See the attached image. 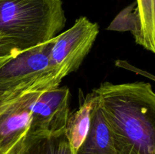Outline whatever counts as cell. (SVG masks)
Masks as SVG:
<instances>
[{
  "label": "cell",
  "instance_id": "cell-1",
  "mask_svg": "<svg viewBox=\"0 0 155 154\" xmlns=\"http://www.w3.org/2000/svg\"><path fill=\"white\" fill-rule=\"evenodd\" d=\"M92 91L117 154H155V92L151 84L104 82Z\"/></svg>",
  "mask_w": 155,
  "mask_h": 154
},
{
  "label": "cell",
  "instance_id": "cell-2",
  "mask_svg": "<svg viewBox=\"0 0 155 154\" xmlns=\"http://www.w3.org/2000/svg\"><path fill=\"white\" fill-rule=\"evenodd\" d=\"M65 24L61 0H0V58L51 40Z\"/></svg>",
  "mask_w": 155,
  "mask_h": 154
},
{
  "label": "cell",
  "instance_id": "cell-3",
  "mask_svg": "<svg viewBox=\"0 0 155 154\" xmlns=\"http://www.w3.org/2000/svg\"><path fill=\"white\" fill-rule=\"evenodd\" d=\"M51 39L15 55L0 58V102L60 85L63 79L49 65Z\"/></svg>",
  "mask_w": 155,
  "mask_h": 154
},
{
  "label": "cell",
  "instance_id": "cell-4",
  "mask_svg": "<svg viewBox=\"0 0 155 154\" xmlns=\"http://www.w3.org/2000/svg\"><path fill=\"white\" fill-rule=\"evenodd\" d=\"M99 33L98 24L80 17L74 25L51 39L48 59L51 68L62 79L77 70L90 51Z\"/></svg>",
  "mask_w": 155,
  "mask_h": 154
},
{
  "label": "cell",
  "instance_id": "cell-5",
  "mask_svg": "<svg viewBox=\"0 0 155 154\" xmlns=\"http://www.w3.org/2000/svg\"><path fill=\"white\" fill-rule=\"evenodd\" d=\"M70 98L71 92L67 86L33 92L29 103L31 112L29 132L54 134L65 131L70 116Z\"/></svg>",
  "mask_w": 155,
  "mask_h": 154
},
{
  "label": "cell",
  "instance_id": "cell-6",
  "mask_svg": "<svg viewBox=\"0 0 155 154\" xmlns=\"http://www.w3.org/2000/svg\"><path fill=\"white\" fill-rule=\"evenodd\" d=\"M33 92L0 102V154L7 153L28 132L31 123L29 103Z\"/></svg>",
  "mask_w": 155,
  "mask_h": 154
},
{
  "label": "cell",
  "instance_id": "cell-7",
  "mask_svg": "<svg viewBox=\"0 0 155 154\" xmlns=\"http://www.w3.org/2000/svg\"><path fill=\"white\" fill-rule=\"evenodd\" d=\"M6 154H76L65 131L27 134Z\"/></svg>",
  "mask_w": 155,
  "mask_h": 154
},
{
  "label": "cell",
  "instance_id": "cell-8",
  "mask_svg": "<svg viewBox=\"0 0 155 154\" xmlns=\"http://www.w3.org/2000/svg\"><path fill=\"white\" fill-rule=\"evenodd\" d=\"M76 154H117L110 128L96 97L89 132Z\"/></svg>",
  "mask_w": 155,
  "mask_h": 154
},
{
  "label": "cell",
  "instance_id": "cell-9",
  "mask_svg": "<svg viewBox=\"0 0 155 154\" xmlns=\"http://www.w3.org/2000/svg\"><path fill=\"white\" fill-rule=\"evenodd\" d=\"M95 100L93 91L88 94L80 103V107L70 115L65 134L75 152L86 139L91 123V113Z\"/></svg>",
  "mask_w": 155,
  "mask_h": 154
},
{
  "label": "cell",
  "instance_id": "cell-10",
  "mask_svg": "<svg viewBox=\"0 0 155 154\" xmlns=\"http://www.w3.org/2000/svg\"><path fill=\"white\" fill-rule=\"evenodd\" d=\"M137 24L133 33L136 42L155 54L154 0H137Z\"/></svg>",
  "mask_w": 155,
  "mask_h": 154
},
{
  "label": "cell",
  "instance_id": "cell-11",
  "mask_svg": "<svg viewBox=\"0 0 155 154\" xmlns=\"http://www.w3.org/2000/svg\"><path fill=\"white\" fill-rule=\"evenodd\" d=\"M154 25H155V0H154Z\"/></svg>",
  "mask_w": 155,
  "mask_h": 154
}]
</instances>
